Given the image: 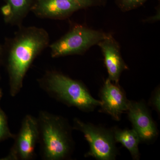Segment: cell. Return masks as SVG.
Returning <instances> with one entry per match:
<instances>
[{
  "label": "cell",
  "mask_w": 160,
  "mask_h": 160,
  "mask_svg": "<svg viewBox=\"0 0 160 160\" xmlns=\"http://www.w3.org/2000/svg\"><path fill=\"white\" fill-rule=\"evenodd\" d=\"M49 45L47 31L34 26H20L13 36L6 38L3 45V64L8 73L12 97L21 91L27 72Z\"/></svg>",
  "instance_id": "cell-1"
},
{
  "label": "cell",
  "mask_w": 160,
  "mask_h": 160,
  "mask_svg": "<svg viewBox=\"0 0 160 160\" xmlns=\"http://www.w3.org/2000/svg\"><path fill=\"white\" fill-rule=\"evenodd\" d=\"M39 129L38 143L44 160H62L71 155L74 143L72 127L65 118L41 110L37 118Z\"/></svg>",
  "instance_id": "cell-2"
},
{
  "label": "cell",
  "mask_w": 160,
  "mask_h": 160,
  "mask_svg": "<svg viewBox=\"0 0 160 160\" xmlns=\"http://www.w3.org/2000/svg\"><path fill=\"white\" fill-rule=\"evenodd\" d=\"M38 82L47 94L69 107L89 112L101 106V101L91 95L82 82L57 70H47Z\"/></svg>",
  "instance_id": "cell-3"
},
{
  "label": "cell",
  "mask_w": 160,
  "mask_h": 160,
  "mask_svg": "<svg viewBox=\"0 0 160 160\" xmlns=\"http://www.w3.org/2000/svg\"><path fill=\"white\" fill-rule=\"evenodd\" d=\"M107 33L81 24H72L68 32L50 44L49 47L51 56L58 58L84 54L91 47L104 39Z\"/></svg>",
  "instance_id": "cell-4"
},
{
  "label": "cell",
  "mask_w": 160,
  "mask_h": 160,
  "mask_svg": "<svg viewBox=\"0 0 160 160\" xmlns=\"http://www.w3.org/2000/svg\"><path fill=\"white\" fill-rule=\"evenodd\" d=\"M72 129L83 133L89 146L85 157H92L98 160H113L118 151L112 129L92 123L85 122L75 118Z\"/></svg>",
  "instance_id": "cell-5"
},
{
  "label": "cell",
  "mask_w": 160,
  "mask_h": 160,
  "mask_svg": "<svg viewBox=\"0 0 160 160\" xmlns=\"http://www.w3.org/2000/svg\"><path fill=\"white\" fill-rule=\"evenodd\" d=\"M108 0H36L31 12L41 18L62 20L79 10L105 6Z\"/></svg>",
  "instance_id": "cell-6"
},
{
  "label": "cell",
  "mask_w": 160,
  "mask_h": 160,
  "mask_svg": "<svg viewBox=\"0 0 160 160\" xmlns=\"http://www.w3.org/2000/svg\"><path fill=\"white\" fill-rule=\"evenodd\" d=\"M14 142L9 153L0 160H30L35 155V148L38 143L39 129L37 118L26 115L21 128L14 138Z\"/></svg>",
  "instance_id": "cell-7"
},
{
  "label": "cell",
  "mask_w": 160,
  "mask_h": 160,
  "mask_svg": "<svg viewBox=\"0 0 160 160\" xmlns=\"http://www.w3.org/2000/svg\"><path fill=\"white\" fill-rule=\"evenodd\" d=\"M126 112L141 142L150 143L155 141L158 135L157 127L144 102L129 101Z\"/></svg>",
  "instance_id": "cell-8"
},
{
  "label": "cell",
  "mask_w": 160,
  "mask_h": 160,
  "mask_svg": "<svg viewBox=\"0 0 160 160\" xmlns=\"http://www.w3.org/2000/svg\"><path fill=\"white\" fill-rule=\"evenodd\" d=\"M101 111L111 116L119 121L128 109L129 101L119 83H115L108 78L100 92Z\"/></svg>",
  "instance_id": "cell-9"
},
{
  "label": "cell",
  "mask_w": 160,
  "mask_h": 160,
  "mask_svg": "<svg viewBox=\"0 0 160 160\" xmlns=\"http://www.w3.org/2000/svg\"><path fill=\"white\" fill-rule=\"evenodd\" d=\"M97 45L101 48L104 56L108 79L115 83H119L123 72L129 69L122 57L119 44L111 33H108Z\"/></svg>",
  "instance_id": "cell-10"
},
{
  "label": "cell",
  "mask_w": 160,
  "mask_h": 160,
  "mask_svg": "<svg viewBox=\"0 0 160 160\" xmlns=\"http://www.w3.org/2000/svg\"><path fill=\"white\" fill-rule=\"evenodd\" d=\"M112 129L116 142L121 143L128 149L133 159H139L138 146L141 140L135 130L133 129H122L116 127Z\"/></svg>",
  "instance_id": "cell-11"
},
{
  "label": "cell",
  "mask_w": 160,
  "mask_h": 160,
  "mask_svg": "<svg viewBox=\"0 0 160 160\" xmlns=\"http://www.w3.org/2000/svg\"><path fill=\"white\" fill-rule=\"evenodd\" d=\"M11 6L12 16L9 25L19 27L23 21L31 11L36 0H4Z\"/></svg>",
  "instance_id": "cell-12"
},
{
  "label": "cell",
  "mask_w": 160,
  "mask_h": 160,
  "mask_svg": "<svg viewBox=\"0 0 160 160\" xmlns=\"http://www.w3.org/2000/svg\"><path fill=\"white\" fill-rule=\"evenodd\" d=\"M2 95V91L1 89L0 90V142L9 139H14L15 136V135L10 131L7 116L1 106Z\"/></svg>",
  "instance_id": "cell-13"
},
{
  "label": "cell",
  "mask_w": 160,
  "mask_h": 160,
  "mask_svg": "<svg viewBox=\"0 0 160 160\" xmlns=\"http://www.w3.org/2000/svg\"><path fill=\"white\" fill-rule=\"evenodd\" d=\"M148 0H115L116 4L123 12L131 11L142 6Z\"/></svg>",
  "instance_id": "cell-14"
},
{
  "label": "cell",
  "mask_w": 160,
  "mask_h": 160,
  "mask_svg": "<svg viewBox=\"0 0 160 160\" xmlns=\"http://www.w3.org/2000/svg\"><path fill=\"white\" fill-rule=\"evenodd\" d=\"M150 106L152 107L158 113L160 112V90L159 87H157L153 92L149 101Z\"/></svg>",
  "instance_id": "cell-15"
},
{
  "label": "cell",
  "mask_w": 160,
  "mask_h": 160,
  "mask_svg": "<svg viewBox=\"0 0 160 160\" xmlns=\"http://www.w3.org/2000/svg\"><path fill=\"white\" fill-rule=\"evenodd\" d=\"M1 11L5 22L9 24L12 16V10L11 6L9 4L6 3L1 7Z\"/></svg>",
  "instance_id": "cell-16"
},
{
  "label": "cell",
  "mask_w": 160,
  "mask_h": 160,
  "mask_svg": "<svg viewBox=\"0 0 160 160\" xmlns=\"http://www.w3.org/2000/svg\"><path fill=\"white\" fill-rule=\"evenodd\" d=\"M160 6H159V8L158 7L157 8V11L155 15L150 17L144 20L143 22H145L152 23L158 21V20H160Z\"/></svg>",
  "instance_id": "cell-17"
},
{
  "label": "cell",
  "mask_w": 160,
  "mask_h": 160,
  "mask_svg": "<svg viewBox=\"0 0 160 160\" xmlns=\"http://www.w3.org/2000/svg\"><path fill=\"white\" fill-rule=\"evenodd\" d=\"M3 45L0 44V69L1 65L3 64ZM1 79V71H0V80Z\"/></svg>",
  "instance_id": "cell-18"
},
{
  "label": "cell",
  "mask_w": 160,
  "mask_h": 160,
  "mask_svg": "<svg viewBox=\"0 0 160 160\" xmlns=\"http://www.w3.org/2000/svg\"><path fill=\"white\" fill-rule=\"evenodd\" d=\"M1 89H1V88H0V90H1Z\"/></svg>",
  "instance_id": "cell-19"
}]
</instances>
